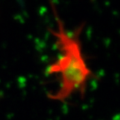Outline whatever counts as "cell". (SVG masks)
<instances>
[{
	"instance_id": "6da1fadb",
	"label": "cell",
	"mask_w": 120,
	"mask_h": 120,
	"mask_svg": "<svg viewBox=\"0 0 120 120\" xmlns=\"http://www.w3.org/2000/svg\"><path fill=\"white\" fill-rule=\"evenodd\" d=\"M78 35L74 38L61 34L66 50V55L63 59V73L67 94L76 90L83 94L87 82L92 76V72L81 52Z\"/></svg>"
},
{
	"instance_id": "7a4b0ae2",
	"label": "cell",
	"mask_w": 120,
	"mask_h": 120,
	"mask_svg": "<svg viewBox=\"0 0 120 120\" xmlns=\"http://www.w3.org/2000/svg\"><path fill=\"white\" fill-rule=\"evenodd\" d=\"M110 120H120V113H118V114L112 116V118Z\"/></svg>"
}]
</instances>
